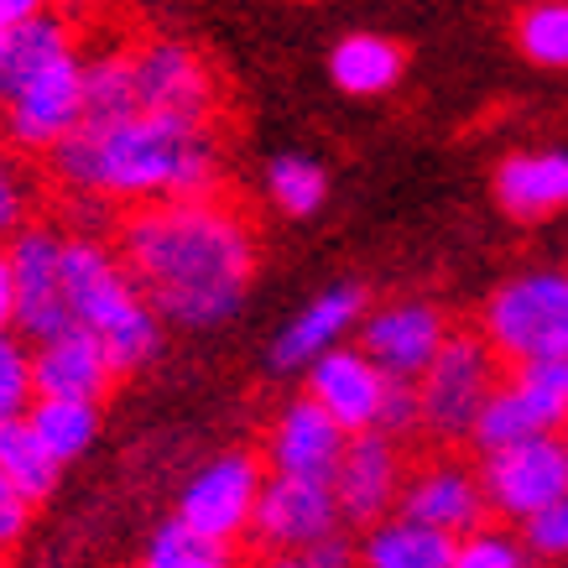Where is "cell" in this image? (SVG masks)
Wrapping results in <instances>:
<instances>
[{
	"label": "cell",
	"instance_id": "1",
	"mask_svg": "<svg viewBox=\"0 0 568 568\" xmlns=\"http://www.w3.org/2000/svg\"><path fill=\"white\" fill-rule=\"evenodd\" d=\"M121 261L173 328H220L256 282V224L224 199L146 204L121 220Z\"/></svg>",
	"mask_w": 568,
	"mask_h": 568
},
{
	"label": "cell",
	"instance_id": "2",
	"mask_svg": "<svg viewBox=\"0 0 568 568\" xmlns=\"http://www.w3.org/2000/svg\"><path fill=\"white\" fill-rule=\"evenodd\" d=\"M48 168L69 189V199L131 209L220 199L224 141L214 125H183L162 115L84 121L69 141H58L48 152Z\"/></svg>",
	"mask_w": 568,
	"mask_h": 568
},
{
	"label": "cell",
	"instance_id": "3",
	"mask_svg": "<svg viewBox=\"0 0 568 568\" xmlns=\"http://www.w3.org/2000/svg\"><path fill=\"white\" fill-rule=\"evenodd\" d=\"M63 276H69V303L79 328H89L104 345L115 376H136L162 355V318L141 297L136 276L125 272L121 251L89 235H69L63 245Z\"/></svg>",
	"mask_w": 568,
	"mask_h": 568
},
{
	"label": "cell",
	"instance_id": "4",
	"mask_svg": "<svg viewBox=\"0 0 568 568\" xmlns=\"http://www.w3.org/2000/svg\"><path fill=\"white\" fill-rule=\"evenodd\" d=\"M485 345L500 365L568 361V272L537 266V272L506 276L480 308Z\"/></svg>",
	"mask_w": 568,
	"mask_h": 568
},
{
	"label": "cell",
	"instance_id": "5",
	"mask_svg": "<svg viewBox=\"0 0 568 568\" xmlns=\"http://www.w3.org/2000/svg\"><path fill=\"white\" fill-rule=\"evenodd\" d=\"M500 376H506V365H500L496 349L485 345L480 328H454L448 345L438 349V361L428 365V376L417 381V392H423V433L448 448L469 444Z\"/></svg>",
	"mask_w": 568,
	"mask_h": 568
},
{
	"label": "cell",
	"instance_id": "6",
	"mask_svg": "<svg viewBox=\"0 0 568 568\" xmlns=\"http://www.w3.org/2000/svg\"><path fill=\"white\" fill-rule=\"evenodd\" d=\"M568 433V361H537V365H506L496 396L485 402L475 423V459L500 454V448L532 444V438H558Z\"/></svg>",
	"mask_w": 568,
	"mask_h": 568
},
{
	"label": "cell",
	"instance_id": "7",
	"mask_svg": "<svg viewBox=\"0 0 568 568\" xmlns=\"http://www.w3.org/2000/svg\"><path fill=\"white\" fill-rule=\"evenodd\" d=\"M266 459L256 448H230V454H214L209 465H199L178 490V511L173 517L193 532L214 537V542H230L241 548L251 542V521H256L261 490H266Z\"/></svg>",
	"mask_w": 568,
	"mask_h": 568
},
{
	"label": "cell",
	"instance_id": "8",
	"mask_svg": "<svg viewBox=\"0 0 568 568\" xmlns=\"http://www.w3.org/2000/svg\"><path fill=\"white\" fill-rule=\"evenodd\" d=\"M131 69H136L141 115L214 125V115H220V79H214V69L204 63L199 48L178 42V37H146V42L131 48Z\"/></svg>",
	"mask_w": 568,
	"mask_h": 568
},
{
	"label": "cell",
	"instance_id": "9",
	"mask_svg": "<svg viewBox=\"0 0 568 568\" xmlns=\"http://www.w3.org/2000/svg\"><path fill=\"white\" fill-rule=\"evenodd\" d=\"M63 245L69 235L58 224H27L6 241L11 272H17V334L27 345H48L58 334L79 328L69 303V276H63Z\"/></svg>",
	"mask_w": 568,
	"mask_h": 568
},
{
	"label": "cell",
	"instance_id": "10",
	"mask_svg": "<svg viewBox=\"0 0 568 568\" xmlns=\"http://www.w3.org/2000/svg\"><path fill=\"white\" fill-rule=\"evenodd\" d=\"M475 465H480V485L490 500V521L527 527L537 511H548L552 500L568 496V433L500 448Z\"/></svg>",
	"mask_w": 568,
	"mask_h": 568
},
{
	"label": "cell",
	"instance_id": "11",
	"mask_svg": "<svg viewBox=\"0 0 568 568\" xmlns=\"http://www.w3.org/2000/svg\"><path fill=\"white\" fill-rule=\"evenodd\" d=\"M396 517L433 527V532L454 537V542L490 527V500H485V485H480V465H469L459 454H433V459L413 465L407 485H402Z\"/></svg>",
	"mask_w": 568,
	"mask_h": 568
},
{
	"label": "cell",
	"instance_id": "12",
	"mask_svg": "<svg viewBox=\"0 0 568 568\" xmlns=\"http://www.w3.org/2000/svg\"><path fill=\"white\" fill-rule=\"evenodd\" d=\"M0 121H6V141L17 152L48 156L58 141H69L84 125V52H69L52 69L37 73L32 84L0 110Z\"/></svg>",
	"mask_w": 568,
	"mask_h": 568
},
{
	"label": "cell",
	"instance_id": "13",
	"mask_svg": "<svg viewBox=\"0 0 568 568\" xmlns=\"http://www.w3.org/2000/svg\"><path fill=\"white\" fill-rule=\"evenodd\" d=\"M448 313L423 297H402V303H381L365 313L361 324V349L386 371L392 381H423L428 365L438 361V349L448 345Z\"/></svg>",
	"mask_w": 568,
	"mask_h": 568
},
{
	"label": "cell",
	"instance_id": "14",
	"mask_svg": "<svg viewBox=\"0 0 568 568\" xmlns=\"http://www.w3.org/2000/svg\"><path fill=\"white\" fill-rule=\"evenodd\" d=\"M334 532H345V511H339L334 485L266 475L256 521H251V548L256 552H297V558H303L313 542H324V537H334Z\"/></svg>",
	"mask_w": 568,
	"mask_h": 568
},
{
	"label": "cell",
	"instance_id": "15",
	"mask_svg": "<svg viewBox=\"0 0 568 568\" xmlns=\"http://www.w3.org/2000/svg\"><path fill=\"white\" fill-rule=\"evenodd\" d=\"M349 448V433L313 402V396H293L282 413L266 423V444L261 459L282 480H308V485H334L339 459Z\"/></svg>",
	"mask_w": 568,
	"mask_h": 568
},
{
	"label": "cell",
	"instance_id": "16",
	"mask_svg": "<svg viewBox=\"0 0 568 568\" xmlns=\"http://www.w3.org/2000/svg\"><path fill=\"white\" fill-rule=\"evenodd\" d=\"M407 454L396 438L386 433H355L339 459V475H334V496H339V511H345V527H381L386 517H396L402 506V485H407Z\"/></svg>",
	"mask_w": 568,
	"mask_h": 568
},
{
	"label": "cell",
	"instance_id": "17",
	"mask_svg": "<svg viewBox=\"0 0 568 568\" xmlns=\"http://www.w3.org/2000/svg\"><path fill=\"white\" fill-rule=\"evenodd\" d=\"M365 313H371V297H365L361 282H334L324 293H313L308 303L282 324V334H276L272 349H266V365H272L276 376L308 371V365L324 361L328 349L345 345V334L365 324Z\"/></svg>",
	"mask_w": 568,
	"mask_h": 568
},
{
	"label": "cell",
	"instance_id": "18",
	"mask_svg": "<svg viewBox=\"0 0 568 568\" xmlns=\"http://www.w3.org/2000/svg\"><path fill=\"white\" fill-rule=\"evenodd\" d=\"M386 381L392 376H386L361 345H339V349H328L318 365L303 371V396H313V402L355 438V433H371L381 423Z\"/></svg>",
	"mask_w": 568,
	"mask_h": 568
},
{
	"label": "cell",
	"instance_id": "19",
	"mask_svg": "<svg viewBox=\"0 0 568 568\" xmlns=\"http://www.w3.org/2000/svg\"><path fill=\"white\" fill-rule=\"evenodd\" d=\"M37 396H69V402H104L115 386V365L89 328H69L48 345H32Z\"/></svg>",
	"mask_w": 568,
	"mask_h": 568
},
{
	"label": "cell",
	"instance_id": "20",
	"mask_svg": "<svg viewBox=\"0 0 568 568\" xmlns=\"http://www.w3.org/2000/svg\"><path fill=\"white\" fill-rule=\"evenodd\" d=\"M496 204L517 224H537L568 209V152L564 146H532V152H511L490 178Z\"/></svg>",
	"mask_w": 568,
	"mask_h": 568
},
{
	"label": "cell",
	"instance_id": "21",
	"mask_svg": "<svg viewBox=\"0 0 568 568\" xmlns=\"http://www.w3.org/2000/svg\"><path fill=\"white\" fill-rule=\"evenodd\" d=\"M407 73V52L381 32H349L328 48V79L345 89L349 100H381L392 94Z\"/></svg>",
	"mask_w": 568,
	"mask_h": 568
},
{
	"label": "cell",
	"instance_id": "22",
	"mask_svg": "<svg viewBox=\"0 0 568 568\" xmlns=\"http://www.w3.org/2000/svg\"><path fill=\"white\" fill-rule=\"evenodd\" d=\"M69 52H79V42H73V27L58 11L27 21V27H11V32L0 37V110L17 100L37 73L52 69Z\"/></svg>",
	"mask_w": 568,
	"mask_h": 568
},
{
	"label": "cell",
	"instance_id": "23",
	"mask_svg": "<svg viewBox=\"0 0 568 568\" xmlns=\"http://www.w3.org/2000/svg\"><path fill=\"white\" fill-rule=\"evenodd\" d=\"M361 568H454V537L407 517H386L361 537Z\"/></svg>",
	"mask_w": 568,
	"mask_h": 568
},
{
	"label": "cell",
	"instance_id": "24",
	"mask_svg": "<svg viewBox=\"0 0 568 568\" xmlns=\"http://www.w3.org/2000/svg\"><path fill=\"white\" fill-rule=\"evenodd\" d=\"M27 423L37 428V438L48 444V454L58 465L69 469L79 465L89 448L100 444V428H104V413L100 402H69V396H37Z\"/></svg>",
	"mask_w": 568,
	"mask_h": 568
},
{
	"label": "cell",
	"instance_id": "25",
	"mask_svg": "<svg viewBox=\"0 0 568 568\" xmlns=\"http://www.w3.org/2000/svg\"><path fill=\"white\" fill-rule=\"evenodd\" d=\"M0 475L17 485L27 500H42L58 490L63 480V465L48 454V444L37 438V428L27 417H11V423H0Z\"/></svg>",
	"mask_w": 568,
	"mask_h": 568
},
{
	"label": "cell",
	"instance_id": "26",
	"mask_svg": "<svg viewBox=\"0 0 568 568\" xmlns=\"http://www.w3.org/2000/svg\"><path fill=\"white\" fill-rule=\"evenodd\" d=\"M131 115H141L131 48L84 58V121H131Z\"/></svg>",
	"mask_w": 568,
	"mask_h": 568
},
{
	"label": "cell",
	"instance_id": "27",
	"mask_svg": "<svg viewBox=\"0 0 568 568\" xmlns=\"http://www.w3.org/2000/svg\"><path fill=\"white\" fill-rule=\"evenodd\" d=\"M136 568H245V564H241V548L214 542V537L193 532L178 517H168L162 527H152Z\"/></svg>",
	"mask_w": 568,
	"mask_h": 568
},
{
	"label": "cell",
	"instance_id": "28",
	"mask_svg": "<svg viewBox=\"0 0 568 568\" xmlns=\"http://www.w3.org/2000/svg\"><path fill=\"white\" fill-rule=\"evenodd\" d=\"M261 189L272 199V209L282 214H293V220H308L318 209L328 204V173L324 162H313L303 152H282L266 162V173H261Z\"/></svg>",
	"mask_w": 568,
	"mask_h": 568
},
{
	"label": "cell",
	"instance_id": "29",
	"mask_svg": "<svg viewBox=\"0 0 568 568\" xmlns=\"http://www.w3.org/2000/svg\"><path fill=\"white\" fill-rule=\"evenodd\" d=\"M517 52L537 69H568V0H532L511 21Z\"/></svg>",
	"mask_w": 568,
	"mask_h": 568
},
{
	"label": "cell",
	"instance_id": "30",
	"mask_svg": "<svg viewBox=\"0 0 568 568\" xmlns=\"http://www.w3.org/2000/svg\"><path fill=\"white\" fill-rule=\"evenodd\" d=\"M37 402V376H32V345L21 334H0V423L27 417Z\"/></svg>",
	"mask_w": 568,
	"mask_h": 568
},
{
	"label": "cell",
	"instance_id": "31",
	"mask_svg": "<svg viewBox=\"0 0 568 568\" xmlns=\"http://www.w3.org/2000/svg\"><path fill=\"white\" fill-rule=\"evenodd\" d=\"M527 564H532V552H527L521 532L500 527V521L454 542V568H527Z\"/></svg>",
	"mask_w": 568,
	"mask_h": 568
},
{
	"label": "cell",
	"instance_id": "32",
	"mask_svg": "<svg viewBox=\"0 0 568 568\" xmlns=\"http://www.w3.org/2000/svg\"><path fill=\"white\" fill-rule=\"evenodd\" d=\"M521 542L532 558L542 564H568V496L552 500L548 511H537L527 527H521Z\"/></svg>",
	"mask_w": 568,
	"mask_h": 568
},
{
	"label": "cell",
	"instance_id": "33",
	"mask_svg": "<svg viewBox=\"0 0 568 568\" xmlns=\"http://www.w3.org/2000/svg\"><path fill=\"white\" fill-rule=\"evenodd\" d=\"M376 433H386L396 444L423 433V392H417V381H386V402H381Z\"/></svg>",
	"mask_w": 568,
	"mask_h": 568
},
{
	"label": "cell",
	"instance_id": "34",
	"mask_svg": "<svg viewBox=\"0 0 568 568\" xmlns=\"http://www.w3.org/2000/svg\"><path fill=\"white\" fill-rule=\"evenodd\" d=\"M27 214H32V183L11 156H0V241H11L27 230Z\"/></svg>",
	"mask_w": 568,
	"mask_h": 568
},
{
	"label": "cell",
	"instance_id": "35",
	"mask_svg": "<svg viewBox=\"0 0 568 568\" xmlns=\"http://www.w3.org/2000/svg\"><path fill=\"white\" fill-rule=\"evenodd\" d=\"M32 517H37V500H27L17 485L0 475V552H11L21 537L32 532Z\"/></svg>",
	"mask_w": 568,
	"mask_h": 568
},
{
	"label": "cell",
	"instance_id": "36",
	"mask_svg": "<svg viewBox=\"0 0 568 568\" xmlns=\"http://www.w3.org/2000/svg\"><path fill=\"white\" fill-rule=\"evenodd\" d=\"M303 564L308 568H361V542L349 532H334V537H324V542H313V548L303 552Z\"/></svg>",
	"mask_w": 568,
	"mask_h": 568
},
{
	"label": "cell",
	"instance_id": "37",
	"mask_svg": "<svg viewBox=\"0 0 568 568\" xmlns=\"http://www.w3.org/2000/svg\"><path fill=\"white\" fill-rule=\"evenodd\" d=\"M0 334H17V272L0 245Z\"/></svg>",
	"mask_w": 568,
	"mask_h": 568
},
{
	"label": "cell",
	"instance_id": "38",
	"mask_svg": "<svg viewBox=\"0 0 568 568\" xmlns=\"http://www.w3.org/2000/svg\"><path fill=\"white\" fill-rule=\"evenodd\" d=\"M52 0H0V32H11V27H27V21L48 17Z\"/></svg>",
	"mask_w": 568,
	"mask_h": 568
},
{
	"label": "cell",
	"instance_id": "39",
	"mask_svg": "<svg viewBox=\"0 0 568 568\" xmlns=\"http://www.w3.org/2000/svg\"><path fill=\"white\" fill-rule=\"evenodd\" d=\"M251 568H308V564H303L297 552H261Z\"/></svg>",
	"mask_w": 568,
	"mask_h": 568
},
{
	"label": "cell",
	"instance_id": "40",
	"mask_svg": "<svg viewBox=\"0 0 568 568\" xmlns=\"http://www.w3.org/2000/svg\"><path fill=\"white\" fill-rule=\"evenodd\" d=\"M0 568H6V564H0Z\"/></svg>",
	"mask_w": 568,
	"mask_h": 568
}]
</instances>
